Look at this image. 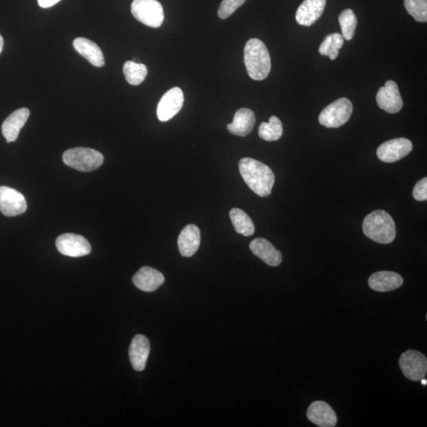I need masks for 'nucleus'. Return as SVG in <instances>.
I'll list each match as a JSON object with an SVG mask.
<instances>
[{"instance_id":"1","label":"nucleus","mask_w":427,"mask_h":427,"mask_svg":"<svg viewBox=\"0 0 427 427\" xmlns=\"http://www.w3.org/2000/svg\"><path fill=\"white\" fill-rule=\"evenodd\" d=\"M239 170L244 183L256 195L268 197L275 184V175L265 164L250 158L240 160Z\"/></svg>"},{"instance_id":"2","label":"nucleus","mask_w":427,"mask_h":427,"mask_svg":"<svg viewBox=\"0 0 427 427\" xmlns=\"http://www.w3.org/2000/svg\"><path fill=\"white\" fill-rule=\"evenodd\" d=\"M244 61L251 79L261 81L269 76L271 68V56L263 41L258 39L247 41L244 50Z\"/></svg>"},{"instance_id":"3","label":"nucleus","mask_w":427,"mask_h":427,"mask_svg":"<svg viewBox=\"0 0 427 427\" xmlns=\"http://www.w3.org/2000/svg\"><path fill=\"white\" fill-rule=\"evenodd\" d=\"M362 231L372 241L384 244L392 243L397 235L393 218L382 210L373 211L365 218Z\"/></svg>"},{"instance_id":"4","label":"nucleus","mask_w":427,"mask_h":427,"mask_svg":"<svg viewBox=\"0 0 427 427\" xmlns=\"http://www.w3.org/2000/svg\"><path fill=\"white\" fill-rule=\"evenodd\" d=\"M63 161L69 167L83 172H90L103 165L104 157L103 154L94 149L76 147L64 152Z\"/></svg>"},{"instance_id":"5","label":"nucleus","mask_w":427,"mask_h":427,"mask_svg":"<svg viewBox=\"0 0 427 427\" xmlns=\"http://www.w3.org/2000/svg\"><path fill=\"white\" fill-rule=\"evenodd\" d=\"M131 8L133 16L149 28H158L163 23V8L157 0H134Z\"/></svg>"},{"instance_id":"6","label":"nucleus","mask_w":427,"mask_h":427,"mask_svg":"<svg viewBox=\"0 0 427 427\" xmlns=\"http://www.w3.org/2000/svg\"><path fill=\"white\" fill-rule=\"evenodd\" d=\"M352 113L353 105L351 101L342 98L325 107L319 116V122L326 127H339L350 120Z\"/></svg>"},{"instance_id":"7","label":"nucleus","mask_w":427,"mask_h":427,"mask_svg":"<svg viewBox=\"0 0 427 427\" xmlns=\"http://www.w3.org/2000/svg\"><path fill=\"white\" fill-rule=\"evenodd\" d=\"M399 364L404 377L410 381H421L426 375V357L419 351L408 350L404 352L400 356Z\"/></svg>"},{"instance_id":"8","label":"nucleus","mask_w":427,"mask_h":427,"mask_svg":"<svg viewBox=\"0 0 427 427\" xmlns=\"http://www.w3.org/2000/svg\"><path fill=\"white\" fill-rule=\"evenodd\" d=\"M413 143L406 138H397L384 142L377 148V156L383 163H393L408 156Z\"/></svg>"},{"instance_id":"9","label":"nucleus","mask_w":427,"mask_h":427,"mask_svg":"<svg viewBox=\"0 0 427 427\" xmlns=\"http://www.w3.org/2000/svg\"><path fill=\"white\" fill-rule=\"evenodd\" d=\"M56 248L61 253L71 258H80L92 252L90 244L81 235L64 233L56 239Z\"/></svg>"},{"instance_id":"10","label":"nucleus","mask_w":427,"mask_h":427,"mask_svg":"<svg viewBox=\"0 0 427 427\" xmlns=\"http://www.w3.org/2000/svg\"><path fill=\"white\" fill-rule=\"evenodd\" d=\"M28 202L23 194L9 187H0V211L5 216L14 217L25 212Z\"/></svg>"},{"instance_id":"11","label":"nucleus","mask_w":427,"mask_h":427,"mask_svg":"<svg viewBox=\"0 0 427 427\" xmlns=\"http://www.w3.org/2000/svg\"><path fill=\"white\" fill-rule=\"evenodd\" d=\"M379 108L388 114H397L403 108V100L396 82L389 80L379 89L377 94Z\"/></svg>"},{"instance_id":"12","label":"nucleus","mask_w":427,"mask_h":427,"mask_svg":"<svg viewBox=\"0 0 427 427\" xmlns=\"http://www.w3.org/2000/svg\"><path fill=\"white\" fill-rule=\"evenodd\" d=\"M184 104V94L179 87H174L165 93L160 100L157 115L159 121L165 122L177 115Z\"/></svg>"},{"instance_id":"13","label":"nucleus","mask_w":427,"mask_h":427,"mask_svg":"<svg viewBox=\"0 0 427 427\" xmlns=\"http://www.w3.org/2000/svg\"><path fill=\"white\" fill-rule=\"evenodd\" d=\"M307 418L320 427H334L337 424V416L326 402L317 400L309 405Z\"/></svg>"},{"instance_id":"14","label":"nucleus","mask_w":427,"mask_h":427,"mask_svg":"<svg viewBox=\"0 0 427 427\" xmlns=\"http://www.w3.org/2000/svg\"><path fill=\"white\" fill-rule=\"evenodd\" d=\"M327 0H304L298 7L295 15L297 23L304 26H311L322 15Z\"/></svg>"},{"instance_id":"15","label":"nucleus","mask_w":427,"mask_h":427,"mask_svg":"<svg viewBox=\"0 0 427 427\" xmlns=\"http://www.w3.org/2000/svg\"><path fill=\"white\" fill-rule=\"evenodd\" d=\"M132 281L138 289L153 292L164 284L165 277L161 272L151 267H143L133 276Z\"/></svg>"},{"instance_id":"16","label":"nucleus","mask_w":427,"mask_h":427,"mask_svg":"<svg viewBox=\"0 0 427 427\" xmlns=\"http://www.w3.org/2000/svg\"><path fill=\"white\" fill-rule=\"evenodd\" d=\"M149 351H151V346L146 336L135 335L129 348L130 362L135 371L140 372L145 369Z\"/></svg>"},{"instance_id":"17","label":"nucleus","mask_w":427,"mask_h":427,"mask_svg":"<svg viewBox=\"0 0 427 427\" xmlns=\"http://www.w3.org/2000/svg\"><path fill=\"white\" fill-rule=\"evenodd\" d=\"M372 290L377 292H389L398 289L404 284L402 275L396 272L382 271L373 273L368 280Z\"/></svg>"},{"instance_id":"18","label":"nucleus","mask_w":427,"mask_h":427,"mask_svg":"<svg viewBox=\"0 0 427 427\" xmlns=\"http://www.w3.org/2000/svg\"><path fill=\"white\" fill-rule=\"evenodd\" d=\"M249 248L255 256L269 266L277 267L282 263V253L268 240L256 238L250 243Z\"/></svg>"},{"instance_id":"19","label":"nucleus","mask_w":427,"mask_h":427,"mask_svg":"<svg viewBox=\"0 0 427 427\" xmlns=\"http://www.w3.org/2000/svg\"><path fill=\"white\" fill-rule=\"evenodd\" d=\"M30 112L28 109L21 108L14 112L3 123L2 133L7 143L17 140L19 132L29 119Z\"/></svg>"},{"instance_id":"20","label":"nucleus","mask_w":427,"mask_h":427,"mask_svg":"<svg viewBox=\"0 0 427 427\" xmlns=\"http://www.w3.org/2000/svg\"><path fill=\"white\" fill-rule=\"evenodd\" d=\"M178 249L181 256L191 258L198 250L200 244V231L198 227L190 224L181 231L178 237Z\"/></svg>"},{"instance_id":"21","label":"nucleus","mask_w":427,"mask_h":427,"mask_svg":"<svg viewBox=\"0 0 427 427\" xmlns=\"http://www.w3.org/2000/svg\"><path fill=\"white\" fill-rule=\"evenodd\" d=\"M73 46L79 55L83 56L94 67H101L105 65L103 52L94 42L84 37H78L73 41Z\"/></svg>"},{"instance_id":"22","label":"nucleus","mask_w":427,"mask_h":427,"mask_svg":"<svg viewBox=\"0 0 427 427\" xmlns=\"http://www.w3.org/2000/svg\"><path fill=\"white\" fill-rule=\"evenodd\" d=\"M255 123L253 111L242 108L236 112L233 122L227 125V129L233 135L245 137L252 132Z\"/></svg>"},{"instance_id":"23","label":"nucleus","mask_w":427,"mask_h":427,"mask_svg":"<svg viewBox=\"0 0 427 427\" xmlns=\"http://www.w3.org/2000/svg\"><path fill=\"white\" fill-rule=\"evenodd\" d=\"M229 217L237 233L245 237L252 236L255 232V227L253 220L247 213L239 208H233L229 211Z\"/></svg>"},{"instance_id":"24","label":"nucleus","mask_w":427,"mask_h":427,"mask_svg":"<svg viewBox=\"0 0 427 427\" xmlns=\"http://www.w3.org/2000/svg\"><path fill=\"white\" fill-rule=\"evenodd\" d=\"M284 133L281 121L275 116L270 117L269 122L261 123L259 127V136L269 142L279 140Z\"/></svg>"},{"instance_id":"25","label":"nucleus","mask_w":427,"mask_h":427,"mask_svg":"<svg viewBox=\"0 0 427 427\" xmlns=\"http://www.w3.org/2000/svg\"><path fill=\"white\" fill-rule=\"evenodd\" d=\"M344 39L340 34H332L325 37L319 47L320 54L329 56L334 61L339 56V51L343 47Z\"/></svg>"},{"instance_id":"26","label":"nucleus","mask_w":427,"mask_h":427,"mask_svg":"<svg viewBox=\"0 0 427 427\" xmlns=\"http://www.w3.org/2000/svg\"><path fill=\"white\" fill-rule=\"evenodd\" d=\"M123 72H124L127 82L132 85L141 84L147 76L146 65L135 61H127L123 68Z\"/></svg>"},{"instance_id":"27","label":"nucleus","mask_w":427,"mask_h":427,"mask_svg":"<svg viewBox=\"0 0 427 427\" xmlns=\"http://www.w3.org/2000/svg\"><path fill=\"white\" fill-rule=\"evenodd\" d=\"M357 18L353 10L346 9L339 16V23L344 39L351 41L353 39L357 26Z\"/></svg>"},{"instance_id":"28","label":"nucleus","mask_w":427,"mask_h":427,"mask_svg":"<svg viewBox=\"0 0 427 427\" xmlns=\"http://www.w3.org/2000/svg\"><path fill=\"white\" fill-rule=\"evenodd\" d=\"M408 13L419 23L427 21V0H404Z\"/></svg>"},{"instance_id":"29","label":"nucleus","mask_w":427,"mask_h":427,"mask_svg":"<svg viewBox=\"0 0 427 427\" xmlns=\"http://www.w3.org/2000/svg\"><path fill=\"white\" fill-rule=\"evenodd\" d=\"M247 1V0H222L218 15L222 19H226L232 15L236 10Z\"/></svg>"},{"instance_id":"30","label":"nucleus","mask_w":427,"mask_h":427,"mask_svg":"<svg viewBox=\"0 0 427 427\" xmlns=\"http://www.w3.org/2000/svg\"><path fill=\"white\" fill-rule=\"evenodd\" d=\"M413 195L414 199L418 201H426L427 200V178H425L416 183L413 189Z\"/></svg>"},{"instance_id":"31","label":"nucleus","mask_w":427,"mask_h":427,"mask_svg":"<svg viewBox=\"0 0 427 427\" xmlns=\"http://www.w3.org/2000/svg\"><path fill=\"white\" fill-rule=\"evenodd\" d=\"M60 1L61 0H39V4L42 8H50Z\"/></svg>"},{"instance_id":"32","label":"nucleus","mask_w":427,"mask_h":427,"mask_svg":"<svg viewBox=\"0 0 427 427\" xmlns=\"http://www.w3.org/2000/svg\"><path fill=\"white\" fill-rule=\"evenodd\" d=\"M3 45H4L3 39V37L0 35V54H1V52L3 50Z\"/></svg>"},{"instance_id":"33","label":"nucleus","mask_w":427,"mask_h":427,"mask_svg":"<svg viewBox=\"0 0 427 427\" xmlns=\"http://www.w3.org/2000/svg\"><path fill=\"white\" fill-rule=\"evenodd\" d=\"M421 382L424 384V386H426L427 384V380L425 378L421 379Z\"/></svg>"}]
</instances>
